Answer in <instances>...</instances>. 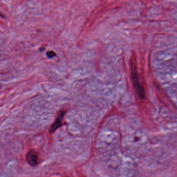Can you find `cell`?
I'll return each instance as SVG.
<instances>
[{"label":"cell","instance_id":"277c9868","mask_svg":"<svg viewBox=\"0 0 177 177\" xmlns=\"http://www.w3.org/2000/svg\"><path fill=\"white\" fill-rule=\"evenodd\" d=\"M55 55H56V54L53 51H50L47 53V56L48 58H51L54 57V56H55Z\"/></svg>","mask_w":177,"mask_h":177},{"label":"cell","instance_id":"7a4b0ae2","mask_svg":"<svg viewBox=\"0 0 177 177\" xmlns=\"http://www.w3.org/2000/svg\"><path fill=\"white\" fill-rule=\"evenodd\" d=\"M27 162L32 166H37L39 163V155L34 150L30 151L27 155Z\"/></svg>","mask_w":177,"mask_h":177},{"label":"cell","instance_id":"6da1fadb","mask_svg":"<svg viewBox=\"0 0 177 177\" xmlns=\"http://www.w3.org/2000/svg\"><path fill=\"white\" fill-rule=\"evenodd\" d=\"M131 74L133 84H134L137 93L140 99H144L145 97V90L144 87L142 86V85L140 84L139 77H138L136 64L134 61L131 62Z\"/></svg>","mask_w":177,"mask_h":177},{"label":"cell","instance_id":"3957f363","mask_svg":"<svg viewBox=\"0 0 177 177\" xmlns=\"http://www.w3.org/2000/svg\"><path fill=\"white\" fill-rule=\"evenodd\" d=\"M66 112L64 111H61L59 112L57 118L54 123V124L51 125V127L50 128L49 132L50 133H53L55 132L58 128L60 127V126L62 125V120L64 119V115L65 114Z\"/></svg>","mask_w":177,"mask_h":177}]
</instances>
